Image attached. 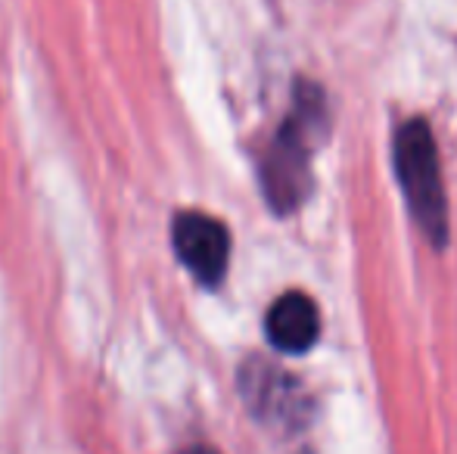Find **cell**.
Segmentation results:
<instances>
[{"label":"cell","mask_w":457,"mask_h":454,"mask_svg":"<svg viewBox=\"0 0 457 454\" xmlns=\"http://www.w3.org/2000/svg\"><path fill=\"white\" fill-rule=\"evenodd\" d=\"M327 131L324 94L312 81L295 85L293 110L262 159V190L274 212L287 215L302 206L312 187V153Z\"/></svg>","instance_id":"obj_1"},{"label":"cell","mask_w":457,"mask_h":454,"mask_svg":"<svg viewBox=\"0 0 457 454\" xmlns=\"http://www.w3.org/2000/svg\"><path fill=\"white\" fill-rule=\"evenodd\" d=\"M240 395L259 424L295 433L308 424V395L295 376L271 361L249 358L240 367Z\"/></svg>","instance_id":"obj_3"},{"label":"cell","mask_w":457,"mask_h":454,"mask_svg":"<svg viewBox=\"0 0 457 454\" xmlns=\"http://www.w3.org/2000/svg\"><path fill=\"white\" fill-rule=\"evenodd\" d=\"M395 171L402 194L423 236L436 246L448 240V196L442 187V165L433 128L423 119H408L395 134Z\"/></svg>","instance_id":"obj_2"},{"label":"cell","mask_w":457,"mask_h":454,"mask_svg":"<svg viewBox=\"0 0 457 454\" xmlns=\"http://www.w3.org/2000/svg\"><path fill=\"white\" fill-rule=\"evenodd\" d=\"M265 330L277 351H283V355H302V351H308L318 343L320 334L318 305L312 302V296H305L299 290L283 293L271 309H268Z\"/></svg>","instance_id":"obj_5"},{"label":"cell","mask_w":457,"mask_h":454,"mask_svg":"<svg viewBox=\"0 0 457 454\" xmlns=\"http://www.w3.org/2000/svg\"><path fill=\"white\" fill-rule=\"evenodd\" d=\"M171 240H175L178 259L199 284H221L230 261V234L221 221L205 212H181L171 227Z\"/></svg>","instance_id":"obj_4"},{"label":"cell","mask_w":457,"mask_h":454,"mask_svg":"<svg viewBox=\"0 0 457 454\" xmlns=\"http://www.w3.org/2000/svg\"><path fill=\"white\" fill-rule=\"evenodd\" d=\"M181 454H218L215 449H205V445H193V449H187Z\"/></svg>","instance_id":"obj_6"}]
</instances>
